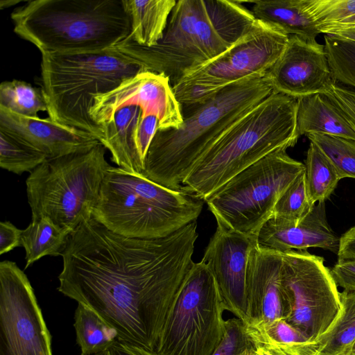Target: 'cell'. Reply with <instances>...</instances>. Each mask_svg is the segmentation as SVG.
Instances as JSON below:
<instances>
[{
	"label": "cell",
	"mask_w": 355,
	"mask_h": 355,
	"mask_svg": "<svg viewBox=\"0 0 355 355\" xmlns=\"http://www.w3.org/2000/svg\"><path fill=\"white\" fill-rule=\"evenodd\" d=\"M195 220L159 239L125 237L94 218L71 232L58 290L94 311L118 340L155 352L177 293L195 262Z\"/></svg>",
	"instance_id": "obj_1"
},
{
	"label": "cell",
	"mask_w": 355,
	"mask_h": 355,
	"mask_svg": "<svg viewBox=\"0 0 355 355\" xmlns=\"http://www.w3.org/2000/svg\"><path fill=\"white\" fill-rule=\"evenodd\" d=\"M255 21L240 1L179 0L157 44L142 46L126 37L107 50L142 71L166 76L173 87L185 73L227 50Z\"/></svg>",
	"instance_id": "obj_2"
},
{
	"label": "cell",
	"mask_w": 355,
	"mask_h": 355,
	"mask_svg": "<svg viewBox=\"0 0 355 355\" xmlns=\"http://www.w3.org/2000/svg\"><path fill=\"white\" fill-rule=\"evenodd\" d=\"M272 92L266 75L231 85L187 108L178 128L157 130L144 159L142 176L180 191L196 163L220 137Z\"/></svg>",
	"instance_id": "obj_3"
},
{
	"label": "cell",
	"mask_w": 355,
	"mask_h": 355,
	"mask_svg": "<svg viewBox=\"0 0 355 355\" xmlns=\"http://www.w3.org/2000/svg\"><path fill=\"white\" fill-rule=\"evenodd\" d=\"M297 98L272 92L233 123L205 153L180 190L205 200L271 152L293 147L300 137Z\"/></svg>",
	"instance_id": "obj_4"
},
{
	"label": "cell",
	"mask_w": 355,
	"mask_h": 355,
	"mask_svg": "<svg viewBox=\"0 0 355 355\" xmlns=\"http://www.w3.org/2000/svg\"><path fill=\"white\" fill-rule=\"evenodd\" d=\"M10 17L15 33L41 53H101L130 31L122 0H33Z\"/></svg>",
	"instance_id": "obj_5"
},
{
	"label": "cell",
	"mask_w": 355,
	"mask_h": 355,
	"mask_svg": "<svg viewBox=\"0 0 355 355\" xmlns=\"http://www.w3.org/2000/svg\"><path fill=\"white\" fill-rule=\"evenodd\" d=\"M204 202L182 190H171L111 166L101 184L92 218L125 237L159 239L196 220Z\"/></svg>",
	"instance_id": "obj_6"
},
{
	"label": "cell",
	"mask_w": 355,
	"mask_h": 355,
	"mask_svg": "<svg viewBox=\"0 0 355 355\" xmlns=\"http://www.w3.org/2000/svg\"><path fill=\"white\" fill-rule=\"evenodd\" d=\"M141 68L110 50L97 53H42V92L49 117L85 131L101 143L103 128L89 116L93 97L116 88Z\"/></svg>",
	"instance_id": "obj_7"
},
{
	"label": "cell",
	"mask_w": 355,
	"mask_h": 355,
	"mask_svg": "<svg viewBox=\"0 0 355 355\" xmlns=\"http://www.w3.org/2000/svg\"><path fill=\"white\" fill-rule=\"evenodd\" d=\"M105 147L47 159L26 180L32 219L45 217L73 232L92 218L101 184L111 168Z\"/></svg>",
	"instance_id": "obj_8"
},
{
	"label": "cell",
	"mask_w": 355,
	"mask_h": 355,
	"mask_svg": "<svg viewBox=\"0 0 355 355\" xmlns=\"http://www.w3.org/2000/svg\"><path fill=\"white\" fill-rule=\"evenodd\" d=\"M304 169L286 148H279L232 178L205 202L217 227L257 235L279 198Z\"/></svg>",
	"instance_id": "obj_9"
},
{
	"label": "cell",
	"mask_w": 355,
	"mask_h": 355,
	"mask_svg": "<svg viewBox=\"0 0 355 355\" xmlns=\"http://www.w3.org/2000/svg\"><path fill=\"white\" fill-rule=\"evenodd\" d=\"M227 307L214 275L194 263L166 317L155 352L158 355H211L225 332Z\"/></svg>",
	"instance_id": "obj_10"
},
{
	"label": "cell",
	"mask_w": 355,
	"mask_h": 355,
	"mask_svg": "<svg viewBox=\"0 0 355 355\" xmlns=\"http://www.w3.org/2000/svg\"><path fill=\"white\" fill-rule=\"evenodd\" d=\"M288 40L279 29L256 19L227 50L185 73L172 87L182 108L198 105L234 83L266 76Z\"/></svg>",
	"instance_id": "obj_11"
},
{
	"label": "cell",
	"mask_w": 355,
	"mask_h": 355,
	"mask_svg": "<svg viewBox=\"0 0 355 355\" xmlns=\"http://www.w3.org/2000/svg\"><path fill=\"white\" fill-rule=\"evenodd\" d=\"M324 261L307 250L282 252L281 286L291 309L286 321L311 343L327 333L342 311L338 286Z\"/></svg>",
	"instance_id": "obj_12"
},
{
	"label": "cell",
	"mask_w": 355,
	"mask_h": 355,
	"mask_svg": "<svg viewBox=\"0 0 355 355\" xmlns=\"http://www.w3.org/2000/svg\"><path fill=\"white\" fill-rule=\"evenodd\" d=\"M0 355H53L34 290L13 261L0 263Z\"/></svg>",
	"instance_id": "obj_13"
},
{
	"label": "cell",
	"mask_w": 355,
	"mask_h": 355,
	"mask_svg": "<svg viewBox=\"0 0 355 355\" xmlns=\"http://www.w3.org/2000/svg\"><path fill=\"white\" fill-rule=\"evenodd\" d=\"M92 99L89 116L100 126L107 123L119 110L128 106L139 107L141 116H155L159 130L177 128L183 121L182 106L170 80L160 73L141 70L114 89Z\"/></svg>",
	"instance_id": "obj_14"
},
{
	"label": "cell",
	"mask_w": 355,
	"mask_h": 355,
	"mask_svg": "<svg viewBox=\"0 0 355 355\" xmlns=\"http://www.w3.org/2000/svg\"><path fill=\"white\" fill-rule=\"evenodd\" d=\"M257 235H247L217 227L202 259L214 275L227 311L247 320V272L250 252Z\"/></svg>",
	"instance_id": "obj_15"
},
{
	"label": "cell",
	"mask_w": 355,
	"mask_h": 355,
	"mask_svg": "<svg viewBox=\"0 0 355 355\" xmlns=\"http://www.w3.org/2000/svg\"><path fill=\"white\" fill-rule=\"evenodd\" d=\"M273 92L299 98L325 94L336 83L324 45L289 35L278 60L266 73Z\"/></svg>",
	"instance_id": "obj_16"
},
{
	"label": "cell",
	"mask_w": 355,
	"mask_h": 355,
	"mask_svg": "<svg viewBox=\"0 0 355 355\" xmlns=\"http://www.w3.org/2000/svg\"><path fill=\"white\" fill-rule=\"evenodd\" d=\"M282 252L252 248L247 272V320L245 325L276 319L287 320L291 309L284 295L280 271Z\"/></svg>",
	"instance_id": "obj_17"
},
{
	"label": "cell",
	"mask_w": 355,
	"mask_h": 355,
	"mask_svg": "<svg viewBox=\"0 0 355 355\" xmlns=\"http://www.w3.org/2000/svg\"><path fill=\"white\" fill-rule=\"evenodd\" d=\"M0 128L28 143L47 159L92 149L99 142L90 134L56 122L14 113L0 106Z\"/></svg>",
	"instance_id": "obj_18"
},
{
	"label": "cell",
	"mask_w": 355,
	"mask_h": 355,
	"mask_svg": "<svg viewBox=\"0 0 355 355\" xmlns=\"http://www.w3.org/2000/svg\"><path fill=\"white\" fill-rule=\"evenodd\" d=\"M257 242L260 248L280 252L314 248L337 254L340 236L329 226L325 201H321L298 223L270 217L259 230Z\"/></svg>",
	"instance_id": "obj_19"
},
{
	"label": "cell",
	"mask_w": 355,
	"mask_h": 355,
	"mask_svg": "<svg viewBox=\"0 0 355 355\" xmlns=\"http://www.w3.org/2000/svg\"><path fill=\"white\" fill-rule=\"evenodd\" d=\"M141 115L139 107L119 110L103 128L101 144L112 155V160L130 173L142 175L144 160L137 144V130Z\"/></svg>",
	"instance_id": "obj_20"
},
{
	"label": "cell",
	"mask_w": 355,
	"mask_h": 355,
	"mask_svg": "<svg viewBox=\"0 0 355 355\" xmlns=\"http://www.w3.org/2000/svg\"><path fill=\"white\" fill-rule=\"evenodd\" d=\"M297 103L300 136L320 134L355 140V130L325 94L300 97Z\"/></svg>",
	"instance_id": "obj_21"
},
{
	"label": "cell",
	"mask_w": 355,
	"mask_h": 355,
	"mask_svg": "<svg viewBox=\"0 0 355 355\" xmlns=\"http://www.w3.org/2000/svg\"><path fill=\"white\" fill-rule=\"evenodd\" d=\"M176 1L122 0L130 20V31L127 38L142 46L157 44L163 37Z\"/></svg>",
	"instance_id": "obj_22"
},
{
	"label": "cell",
	"mask_w": 355,
	"mask_h": 355,
	"mask_svg": "<svg viewBox=\"0 0 355 355\" xmlns=\"http://www.w3.org/2000/svg\"><path fill=\"white\" fill-rule=\"evenodd\" d=\"M251 12L256 19L272 25L285 34L315 42L320 34L304 8V0H257Z\"/></svg>",
	"instance_id": "obj_23"
},
{
	"label": "cell",
	"mask_w": 355,
	"mask_h": 355,
	"mask_svg": "<svg viewBox=\"0 0 355 355\" xmlns=\"http://www.w3.org/2000/svg\"><path fill=\"white\" fill-rule=\"evenodd\" d=\"M69 234L47 218L32 219L21 235V245L26 252L25 268L44 256H61Z\"/></svg>",
	"instance_id": "obj_24"
},
{
	"label": "cell",
	"mask_w": 355,
	"mask_h": 355,
	"mask_svg": "<svg viewBox=\"0 0 355 355\" xmlns=\"http://www.w3.org/2000/svg\"><path fill=\"white\" fill-rule=\"evenodd\" d=\"M81 353L94 354L107 351L118 340L116 331L89 308L78 304L73 324Z\"/></svg>",
	"instance_id": "obj_25"
},
{
	"label": "cell",
	"mask_w": 355,
	"mask_h": 355,
	"mask_svg": "<svg viewBox=\"0 0 355 355\" xmlns=\"http://www.w3.org/2000/svg\"><path fill=\"white\" fill-rule=\"evenodd\" d=\"M307 191L312 204L325 201L340 180L329 158L314 143L310 141L305 161Z\"/></svg>",
	"instance_id": "obj_26"
},
{
	"label": "cell",
	"mask_w": 355,
	"mask_h": 355,
	"mask_svg": "<svg viewBox=\"0 0 355 355\" xmlns=\"http://www.w3.org/2000/svg\"><path fill=\"white\" fill-rule=\"evenodd\" d=\"M342 311L331 328L314 343L318 349L331 355H345L355 340V291L340 292Z\"/></svg>",
	"instance_id": "obj_27"
},
{
	"label": "cell",
	"mask_w": 355,
	"mask_h": 355,
	"mask_svg": "<svg viewBox=\"0 0 355 355\" xmlns=\"http://www.w3.org/2000/svg\"><path fill=\"white\" fill-rule=\"evenodd\" d=\"M47 159L46 155L21 139L0 128V166L17 175L31 173Z\"/></svg>",
	"instance_id": "obj_28"
},
{
	"label": "cell",
	"mask_w": 355,
	"mask_h": 355,
	"mask_svg": "<svg viewBox=\"0 0 355 355\" xmlns=\"http://www.w3.org/2000/svg\"><path fill=\"white\" fill-rule=\"evenodd\" d=\"M0 106L26 116L36 117L47 112L42 89L18 80L2 82L0 85Z\"/></svg>",
	"instance_id": "obj_29"
},
{
	"label": "cell",
	"mask_w": 355,
	"mask_h": 355,
	"mask_svg": "<svg viewBox=\"0 0 355 355\" xmlns=\"http://www.w3.org/2000/svg\"><path fill=\"white\" fill-rule=\"evenodd\" d=\"M314 205L309 197L304 169L279 198L271 217L298 223Z\"/></svg>",
	"instance_id": "obj_30"
},
{
	"label": "cell",
	"mask_w": 355,
	"mask_h": 355,
	"mask_svg": "<svg viewBox=\"0 0 355 355\" xmlns=\"http://www.w3.org/2000/svg\"><path fill=\"white\" fill-rule=\"evenodd\" d=\"M306 136L332 162L340 180L355 178V140L320 134Z\"/></svg>",
	"instance_id": "obj_31"
},
{
	"label": "cell",
	"mask_w": 355,
	"mask_h": 355,
	"mask_svg": "<svg viewBox=\"0 0 355 355\" xmlns=\"http://www.w3.org/2000/svg\"><path fill=\"white\" fill-rule=\"evenodd\" d=\"M324 47L336 81L355 88V42L324 35Z\"/></svg>",
	"instance_id": "obj_32"
},
{
	"label": "cell",
	"mask_w": 355,
	"mask_h": 355,
	"mask_svg": "<svg viewBox=\"0 0 355 355\" xmlns=\"http://www.w3.org/2000/svg\"><path fill=\"white\" fill-rule=\"evenodd\" d=\"M304 8L317 28L355 21V0H304Z\"/></svg>",
	"instance_id": "obj_33"
},
{
	"label": "cell",
	"mask_w": 355,
	"mask_h": 355,
	"mask_svg": "<svg viewBox=\"0 0 355 355\" xmlns=\"http://www.w3.org/2000/svg\"><path fill=\"white\" fill-rule=\"evenodd\" d=\"M245 328L256 345L266 343L291 344L308 342L299 331L284 319L248 324Z\"/></svg>",
	"instance_id": "obj_34"
},
{
	"label": "cell",
	"mask_w": 355,
	"mask_h": 355,
	"mask_svg": "<svg viewBox=\"0 0 355 355\" xmlns=\"http://www.w3.org/2000/svg\"><path fill=\"white\" fill-rule=\"evenodd\" d=\"M256 349L243 322L234 317L225 320L224 336L211 355H249Z\"/></svg>",
	"instance_id": "obj_35"
},
{
	"label": "cell",
	"mask_w": 355,
	"mask_h": 355,
	"mask_svg": "<svg viewBox=\"0 0 355 355\" xmlns=\"http://www.w3.org/2000/svg\"><path fill=\"white\" fill-rule=\"evenodd\" d=\"M325 94L355 130V90L336 83Z\"/></svg>",
	"instance_id": "obj_36"
},
{
	"label": "cell",
	"mask_w": 355,
	"mask_h": 355,
	"mask_svg": "<svg viewBox=\"0 0 355 355\" xmlns=\"http://www.w3.org/2000/svg\"><path fill=\"white\" fill-rule=\"evenodd\" d=\"M157 129L158 120L155 116H141L137 130V144L144 162Z\"/></svg>",
	"instance_id": "obj_37"
},
{
	"label": "cell",
	"mask_w": 355,
	"mask_h": 355,
	"mask_svg": "<svg viewBox=\"0 0 355 355\" xmlns=\"http://www.w3.org/2000/svg\"><path fill=\"white\" fill-rule=\"evenodd\" d=\"M330 272L338 286L355 291V259L337 261Z\"/></svg>",
	"instance_id": "obj_38"
},
{
	"label": "cell",
	"mask_w": 355,
	"mask_h": 355,
	"mask_svg": "<svg viewBox=\"0 0 355 355\" xmlns=\"http://www.w3.org/2000/svg\"><path fill=\"white\" fill-rule=\"evenodd\" d=\"M21 230L18 229L10 221L0 223V254L7 253L21 246Z\"/></svg>",
	"instance_id": "obj_39"
},
{
	"label": "cell",
	"mask_w": 355,
	"mask_h": 355,
	"mask_svg": "<svg viewBox=\"0 0 355 355\" xmlns=\"http://www.w3.org/2000/svg\"><path fill=\"white\" fill-rule=\"evenodd\" d=\"M320 33L355 42V21L344 24H330L318 28Z\"/></svg>",
	"instance_id": "obj_40"
},
{
	"label": "cell",
	"mask_w": 355,
	"mask_h": 355,
	"mask_svg": "<svg viewBox=\"0 0 355 355\" xmlns=\"http://www.w3.org/2000/svg\"><path fill=\"white\" fill-rule=\"evenodd\" d=\"M338 261L355 259V225L340 236Z\"/></svg>",
	"instance_id": "obj_41"
},
{
	"label": "cell",
	"mask_w": 355,
	"mask_h": 355,
	"mask_svg": "<svg viewBox=\"0 0 355 355\" xmlns=\"http://www.w3.org/2000/svg\"><path fill=\"white\" fill-rule=\"evenodd\" d=\"M276 345L288 355H331L320 351L315 343L311 342Z\"/></svg>",
	"instance_id": "obj_42"
},
{
	"label": "cell",
	"mask_w": 355,
	"mask_h": 355,
	"mask_svg": "<svg viewBox=\"0 0 355 355\" xmlns=\"http://www.w3.org/2000/svg\"><path fill=\"white\" fill-rule=\"evenodd\" d=\"M109 351L111 355H158L155 352L119 340Z\"/></svg>",
	"instance_id": "obj_43"
},
{
	"label": "cell",
	"mask_w": 355,
	"mask_h": 355,
	"mask_svg": "<svg viewBox=\"0 0 355 355\" xmlns=\"http://www.w3.org/2000/svg\"><path fill=\"white\" fill-rule=\"evenodd\" d=\"M256 352L258 355H288L275 343H257Z\"/></svg>",
	"instance_id": "obj_44"
},
{
	"label": "cell",
	"mask_w": 355,
	"mask_h": 355,
	"mask_svg": "<svg viewBox=\"0 0 355 355\" xmlns=\"http://www.w3.org/2000/svg\"><path fill=\"white\" fill-rule=\"evenodd\" d=\"M20 1H15V0L3 1V0H1V3H0V6H1V8L3 9L4 8H7V7L17 4Z\"/></svg>",
	"instance_id": "obj_45"
},
{
	"label": "cell",
	"mask_w": 355,
	"mask_h": 355,
	"mask_svg": "<svg viewBox=\"0 0 355 355\" xmlns=\"http://www.w3.org/2000/svg\"><path fill=\"white\" fill-rule=\"evenodd\" d=\"M345 355H355V340L352 342L346 352Z\"/></svg>",
	"instance_id": "obj_46"
},
{
	"label": "cell",
	"mask_w": 355,
	"mask_h": 355,
	"mask_svg": "<svg viewBox=\"0 0 355 355\" xmlns=\"http://www.w3.org/2000/svg\"><path fill=\"white\" fill-rule=\"evenodd\" d=\"M80 355H110V351L107 350V351H104V352H99L97 354H84L81 353Z\"/></svg>",
	"instance_id": "obj_47"
},
{
	"label": "cell",
	"mask_w": 355,
	"mask_h": 355,
	"mask_svg": "<svg viewBox=\"0 0 355 355\" xmlns=\"http://www.w3.org/2000/svg\"><path fill=\"white\" fill-rule=\"evenodd\" d=\"M249 355H258V354H257V352H253V353H251V354H249Z\"/></svg>",
	"instance_id": "obj_48"
},
{
	"label": "cell",
	"mask_w": 355,
	"mask_h": 355,
	"mask_svg": "<svg viewBox=\"0 0 355 355\" xmlns=\"http://www.w3.org/2000/svg\"><path fill=\"white\" fill-rule=\"evenodd\" d=\"M110 355H111V354H110Z\"/></svg>",
	"instance_id": "obj_49"
}]
</instances>
